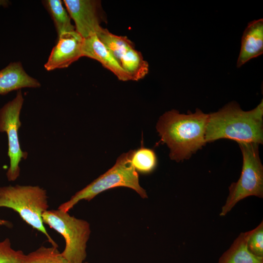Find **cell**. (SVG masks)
Returning <instances> with one entry per match:
<instances>
[{
  "label": "cell",
  "instance_id": "30bf717a",
  "mask_svg": "<svg viewBox=\"0 0 263 263\" xmlns=\"http://www.w3.org/2000/svg\"><path fill=\"white\" fill-rule=\"evenodd\" d=\"M82 56L98 61L105 68L113 73L120 80H131L128 74L96 35L84 38Z\"/></svg>",
  "mask_w": 263,
  "mask_h": 263
},
{
  "label": "cell",
  "instance_id": "ac0fdd59",
  "mask_svg": "<svg viewBox=\"0 0 263 263\" xmlns=\"http://www.w3.org/2000/svg\"><path fill=\"white\" fill-rule=\"evenodd\" d=\"M23 263H73L66 259L54 246H41L26 255Z\"/></svg>",
  "mask_w": 263,
  "mask_h": 263
},
{
  "label": "cell",
  "instance_id": "9c48e42d",
  "mask_svg": "<svg viewBox=\"0 0 263 263\" xmlns=\"http://www.w3.org/2000/svg\"><path fill=\"white\" fill-rule=\"evenodd\" d=\"M84 38L75 31L64 33L58 37L44 67L47 71L69 67L82 57Z\"/></svg>",
  "mask_w": 263,
  "mask_h": 263
},
{
  "label": "cell",
  "instance_id": "3957f363",
  "mask_svg": "<svg viewBox=\"0 0 263 263\" xmlns=\"http://www.w3.org/2000/svg\"><path fill=\"white\" fill-rule=\"evenodd\" d=\"M0 207L11 208L34 229L43 233L52 246L57 244L47 231L42 214L48 210L46 190L38 186L9 185L0 187Z\"/></svg>",
  "mask_w": 263,
  "mask_h": 263
},
{
  "label": "cell",
  "instance_id": "4fadbf2b",
  "mask_svg": "<svg viewBox=\"0 0 263 263\" xmlns=\"http://www.w3.org/2000/svg\"><path fill=\"white\" fill-rule=\"evenodd\" d=\"M250 230L241 233L220 257L218 263H263V257L252 254L248 249Z\"/></svg>",
  "mask_w": 263,
  "mask_h": 263
},
{
  "label": "cell",
  "instance_id": "ffe728a7",
  "mask_svg": "<svg viewBox=\"0 0 263 263\" xmlns=\"http://www.w3.org/2000/svg\"><path fill=\"white\" fill-rule=\"evenodd\" d=\"M248 250L253 255L263 257V222L250 230L247 241Z\"/></svg>",
  "mask_w": 263,
  "mask_h": 263
},
{
  "label": "cell",
  "instance_id": "6da1fadb",
  "mask_svg": "<svg viewBox=\"0 0 263 263\" xmlns=\"http://www.w3.org/2000/svg\"><path fill=\"white\" fill-rule=\"evenodd\" d=\"M208 116L196 109L194 113L188 114L172 110L160 117L156 129L160 141L169 149L171 160L179 162L189 159L205 145Z\"/></svg>",
  "mask_w": 263,
  "mask_h": 263
},
{
  "label": "cell",
  "instance_id": "ba28073f",
  "mask_svg": "<svg viewBox=\"0 0 263 263\" xmlns=\"http://www.w3.org/2000/svg\"><path fill=\"white\" fill-rule=\"evenodd\" d=\"M64 4L75 23V31L83 38L97 35L103 28L101 2L94 0H64Z\"/></svg>",
  "mask_w": 263,
  "mask_h": 263
},
{
  "label": "cell",
  "instance_id": "7a4b0ae2",
  "mask_svg": "<svg viewBox=\"0 0 263 263\" xmlns=\"http://www.w3.org/2000/svg\"><path fill=\"white\" fill-rule=\"evenodd\" d=\"M208 114L205 135L206 143L220 139L233 140L238 143H263V100L250 111H243L233 101Z\"/></svg>",
  "mask_w": 263,
  "mask_h": 263
},
{
  "label": "cell",
  "instance_id": "2e32d148",
  "mask_svg": "<svg viewBox=\"0 0 263 263\" xmlns=\"http://www.w3.org/2000/svg\"><path fill=\"white\" fill-rule=\"evenodd\" d=\"M96 36L118 62L128 49L134 47L127 37L115 35L106 29L103 28Z\"/></svg>",
  "mask_w": 263,
  "mask_h": 263
},
{
  "label": "cell",
  "instance_id": "8992f818",
  "mask_svg": "<svg viewBox=\"0 0 263 263\" xmlns=\"http://www.w3.org/2000/svg\"><path fill=\"white\" fill-rule=\"evenodd\" d=\"M44 224L63 237L65 246L61 255L73 263H83L91 230L86 221L71 216L60 209L47 210L42 214Z\"/></svg>",
  "mask_w": 263,
  "mask_h": 263
},
{
  "label": "cell",
  "instance_id": "9a60e30c",
  "mask_svg": "<svg viewBox=\"0 0 263 263\" xmlns=\"http://www.w3.org/2000/svg\"><path fill=\"white\" fill-rule=\"evenodd\" d=\"M42 3L54 21L58 37L64 33L75 30L61 0H43Z\"/></svg>",
  "mask_w": 263,
  "mask_h": 263
},
{
  "label": "cell",
  "instance_id": "52a82bcc",
  "mask_svg": "<svg viewBox=\"0 0 263 263\" xmlns=\"http://www.w3.org/2000/svg\"><path fill=\"white\" fill-rule=\"evenodd\" d=\"M23 101L21 91L18 90L15 97L0 109V132H5L8 137L10 166L6 175L9 181H14L19 177V164L28 156V153L20 148L18 135L21 125L19 116Z\"/></svg>",
  "mask_w": 263,
  "mask_h": 263
},
{
  "label": "cell",
  "instance_id": "277c9868",
  "mask_svg": "<svg viewBox=\"0 0 263 263\" xmlns=\"http://www.w3.org/2000/svg\"><path fill=\"white\" fill-rule=\"evenodd\" d=\"M131 150L119 156L112 168L61 204L58 209L69 212L79 201H89L104 191L119 187L132 188L142 198H148L145 190L139 185L138 173L131 162Z\"/></svg>",
  "mask_w": 263,
  "mask_h": 263
},
{
  "label": "cell",
  "instance_id": "7c38bea8",
  "mask_svg": "<svg viewBox=\"0 0 263 263\" xmlns=\"http://www.w3.org/2000/svg\"><path fill=\"white\" fill-rule=\"evenodd\" d=\"M41 86L36 79L28 75L20 61L13 62L0 70V94L5 95L24 88H38Z\"/></svg>",
  "mask_w": 263,
  "mask_h": 263
},
{
  "label": "cell",
  "instance_id": "44dd1931",
  "mask_svg": "<svg viewBox=\"0 0 263 263\" xmlns=\"http://www.w3.org/2000/svg\"><path fill=\"white\" fill-rule=\"evenodd\" d=\"M0 226H5L8 227H11L12 226V224L9 221L0 219Z\"/></svg>",
  "mask_w": 263,
  "mask_h": 263
},
{
  "label": "cell",
  "instance_id": "5bb4252c",
  "mask_svg": "<svg viewBox=\"0 0 263 263\" xmlns=\"http://www.w3.org/2000/svg\"><path fill=\"white\" fill-rule=\"evenodd\" d=\"M119 63L128 74L131 80L142 79L148 73L149 64L140 52L132 47L128 49L120 57Z\"/></svg>",
  "mask_w": 263,
  "mask_h": 263
},
{
  "label": "cell",
  "instance_id": "5b68a950",
  "mask_svg": "<svg viewBox=\"0 0 263 263\" xmlns=\"http://www.w3.org/2000/svg\"><path fill=\"white\" fill-rule=\"evenodd\" d=\"M243 155L240 177L229 187V194L220 216H225L240 201L250 196L263 198V166L259 145L254 143H238Z\"/></svg>",
  "mask_w": 263,
  "mask_h": 263
},
{
  "label": "cell",
  "instance_id": "e0dca14e",
  "mask_svg": "<svg viewBox=\"0 0 263 263\" xmlns=\"http://www.w3.org/2000/svg\"><path fill=\"white\" fill-rule=\"evenodd\" d=\"M131 162L136 171L150 173L156 168L157 157L153 150L141 147L136 150H131Z\"/></svg>",
  "mask_w": 263,
  "mask_h": 263
},
{
  "label": "cell",
  "instance_id": "d6986e66",
  "mask_svg": "<svg viewBox=\"0 0 263 263\" xmlns=\"http://www.w3.org/2000/svg\"><path fill=\"white\" fill-rule=\"evenodd\" d=\"M26 254L11 246L9 238L0 241V263H23Z\"/></svg>",
  "mask_w": 263,
  "mask_h": 263
},
{
  "label": "cell",
  "instance_id": "8fae6325",
  "mask_svg": "<svg viewBox=\"0 0 263 263\" xmlns=\"http://www.w3.org/2000/svg\"><path fill=\"white\" fill-rule=\"evenodd\" d=\"M263 53V19L248 23L241 39V46L237 67L239 68Z\"/></svg>",
  "mask_w": 263,
  "mask_h": 263
}]
</instances>
